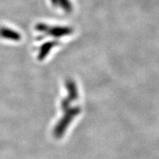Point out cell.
Segmentation results:
<instances>
[{
  "mask_svg": "<svg viewBox=\"0 0 159 159\" xmlns=\"http://www.w3.org/2000/svg\"><path fill=\"white\" fill-rule=\"evenodd\" d=\"M1 35L2 36H4L5 38H7V39H13V38L11 36L12 35H14V36L19 37V34H17L13 30H10L9 29H2L1 30Z\"/></svg>",
  "mask_w": 159,
  "mask_h": 159,
  "instance_id": "cell-1",
  "label": "cell"
}]
</instances>
